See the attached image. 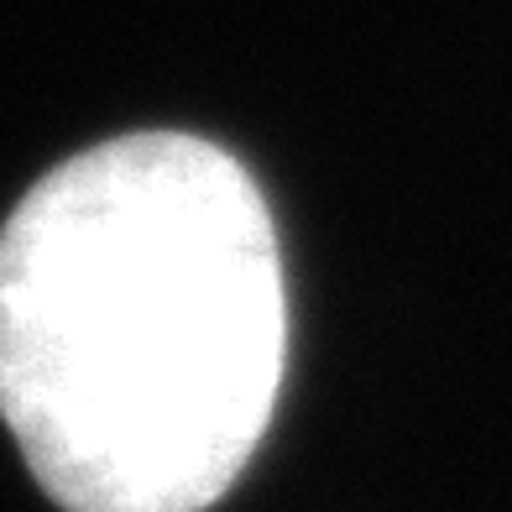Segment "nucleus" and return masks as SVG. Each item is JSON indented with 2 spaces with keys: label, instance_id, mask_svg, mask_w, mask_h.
<instances>
[{
  "label": "nucleus",
  "instance_id": "nucleus-1",
  "mask_svg": "<svg viewBox=\"0 0 512 512\" xmlns=\"http://www.w3.org/2000/svg\"><path fill=\"white\" fill-rule=\"evenodd\" d=\"M288 293L267 194L189 131H131L0 225V418L63 512H204L272 424Z\"/></svg>",
  "mask_w": 512,
  "mask_h": 512
}]
</instances>
